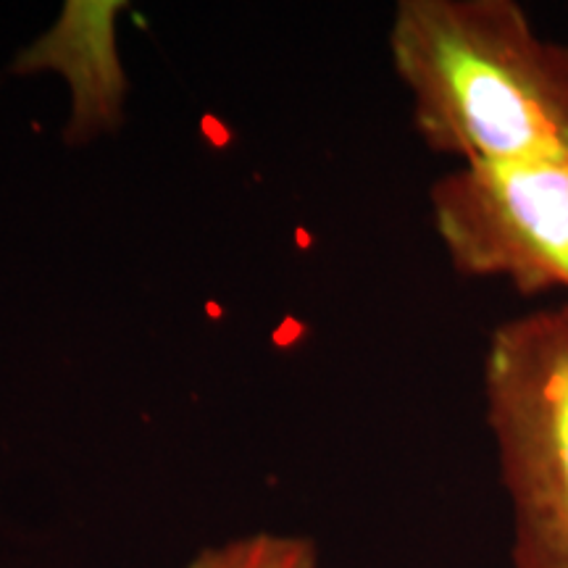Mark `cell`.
I'll use <instances>...</instances> for the list:
<instances>
[{
  "label": "cell",
  "mask_w": 568,
  "mask_h": 568,
  "mask_svg": "<svg viewBox=\"0 0 568 568\" xmlns=\"http://www.w3.org/2000/svg\"><path fill=\"white\" fill-rule=\"evenodd\" d=\"M387 42L429 151L460 166L568 161V45L514 0H400Z\"/></svg>",
  "instance_id": "1"
},
{
  "label": "cell",
  "mask_w": 568,
  "mask_h": 568,
  "mask_svg": "<svg viewBox=\"0 0 568 568\" xmlns=\"http://www.w3.org/2000/svg\"><path fill=\"white\" fill-rule=\"evenodd\" d=\"M485 416L510 503L514 568H568V301L497 324Z\"/></svg>",
  "instance_id": "2"
},
{
  "label": "cell",
  "mask_w": 568,
  "mask_h": 568,
  "mask_svg": "<svg viewBox=\"0 0 568 568\" xmlns=\"http://www.w3.org/2000/svg\"><path fill=\"white\" fill-rule=\"evenodd\" d=\"M429 205L458 274L568 293V161L466 163L432 184Z\"/></svg>",
  "instance_id": "3"
},
{
  "label": "cell",
  "mask_w": 568,
  "mask_h": 568,
  "mask_svg": "<svg viewBox=\"0 0 568 568\" xmlns=\"http://www.w3.org/2000/svg\"><path fill=\"white\" fill-rule=\"evenodd\" d=\"M184 568H318V552L308 537L261 531L205 548Z\"/></svg>",
  "instance_id": "4"
}]
</instances>
